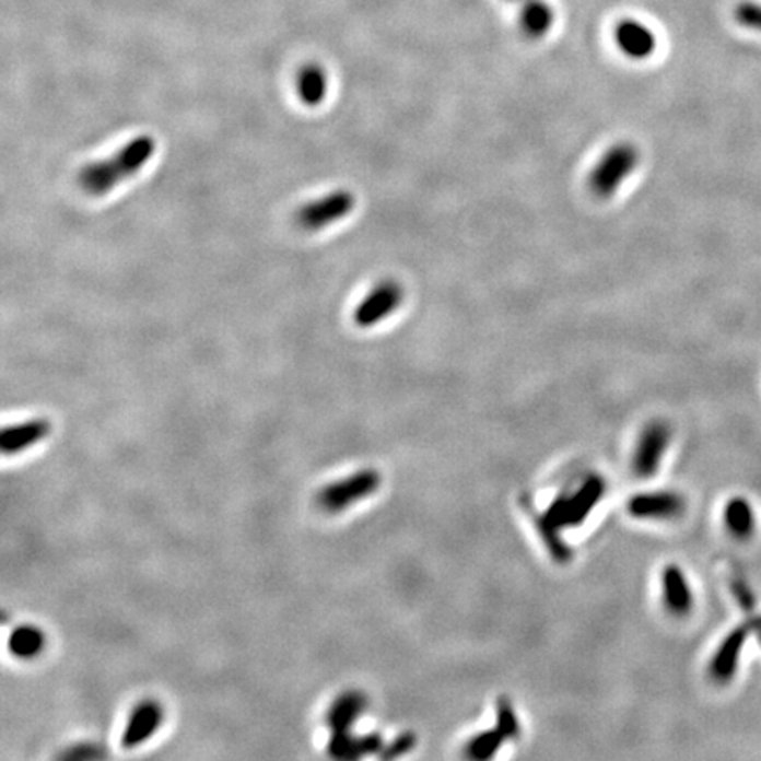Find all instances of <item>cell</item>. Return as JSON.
Listing matches in <instances>:
<instances>
[{"label": "cell", "instance_id": "cell-1", "mask_svg": "<svg viewBox=\"0 0 761 761\" xmlns=\"http://www.w3.org/2000/svg\"><path fill=\"white\" fill-rule=\"evenodd\" d=\"M605 489L607 485L602 478L590 476L575 494L555 499L549 510L543 513V517L539 518V530L555 558L566 559L570 553L566 545L562 543L559 532L582 526L596 504L601 501Z\"/></svg>", "mask_w": 761, "mask_h": 761}, {"label": "cell", "instance_id": "cell-2", "mask_svg": "<svg viewBox=\"0 0 761 761\" xmlns=\"http://www.w3.org/2000/svg\"><path fill=\"white\" fill-rule=\"evenodd\" d=\"M155 147L157 143L150 134L132 138L112 157L86 164L85 168L78 175V184L85 190L86 195H106L109 190L115 189L120 182L134 177L137 173L145 168V164L154 155Z\"/></svg>", "mask_w": 761, "mask_h": 761}, {"label": "cell", "instance_id": "cell-3", "mask_svg": "<svg viewBox=\"0 0 761 761\" xmlns=\"http://www.w3.org/2000/svg\"><path fill=\"white\" fill-rule=\"evenodd\" d=\"M640 159L642 155L639 147L630 141H621L610 147L587 177L590 195L598 200H610L617 190L621 189L625 178L636 172Z\"/></svg>", "mask_w": 761, "mask_h": 761}, {"label": "cell", "instance_id": "cell-4", "mask_svg": "<svg viewBox=\"0 0 761 761\" xmlns=\"http://www.w3.org/2000/svg\"><path fill=\"white\" fill-rule=\"evenodd\" d=\"M379 485V472L374 471V469H362L354 475H349L344 480L336 481V483L319 490L316 503L323 512H344L349 506H353L362 499H367L368 495L374 494Z\"/></svg>", "mask_w": 761, "mask_h": 761}, {"label": "cell", "instance_id": "cell-5", "mask_svg": "<svg viewBox=\"0 0 761 761\" xmlns=\"http://www.w3.org/2000/svg\"><path fill=\"white\" fill-rule=\"evenodd\" d=\"M354 207H356V198L353 192L346 189L333 190L313 203L304 204L296 212V224L305 232H319L333 222L348 218Z\"/></svg>", "mask_w": 761, "mask_h": 761}, {"label": "cell", "instance_id": "cell-6", "mask_svg": "<svg viewBox=\"0 0 761 761\" xmlns=\"http://www.w3.org/2000/svg\"><path fill=\"white\" fill-rule=\"evenodd\" d=\"M403 302V288L397 281L386 279L374 285V290L360 302L354 311V323L360 328H372L397 313Z\"/></svg>", "mask_w": 761, "mask_h": 761}, {"label": "cell", "instance_id": "cell-7", "mask_svg": "<svg viewBox=\"0 0 761 761\" xmlns=\"http://www.w3.org/2000/svg\"><path fill=\"white\" fill-rule=\"evenodd\" d=\"M670 440V426L666 425L665 422H653L645 426L640 434L636 448H634L633 471L636 472V476L651 478V476L656 475Z\"/></svg>", "mask_w": 761, "mask_h": 761}, {"label": "cell", "instance_id": "cell-8", "mask_svg": "<svg viewBox=\"0 0 761 761\" xmlns=\"http://www.w3.org/2000/svg\"><path fill=\"white\" fill-rule=\"evenodd\" d=\"M684 512L686 499L677 492H645L628 503V513L639 520H674Z\"/></svg>", "mask_w": 761, "mask_h": 761}, {"label": "cell", "instance_id": "cell-9", "mask_svg": "<svg viewBox=\"0 0 761 761\" xmlns=\"http://www.w3.org/2000/svg\"><path fill=\"white\" fill-rule=\"evenodd\" d=\"M164 712L155 700H143L132 709L122 734V748L134 749L145 744L163 725Z\"/></svg>", "mask_w": 761, "mask_h": 761}, {"label": "cell", "instance_id": "cell-10", "mask_svg": "<svg viewBox=\"0 0 761 761\" xmlns=\"http://www.w3.org/2000/svg\"><path fill=\"white\" fill-rule=\"evenodd\" d=\"M619 50L633 60H645L656 51L657 39L654 32L636 20H622L613 31Z\"/></svg>", "mask_w": 761, "mask_h": 761}, {"label": "cell", "instance_id": "cell-11", "mask_svg": "<svg viewBox=\"0 0 761 761\" xmlns=\"http://www.w3.org/2000/svg\"><path fill=\"white\" fill-rule=\"evenodd\" d=\"M746 630L731 631V633L723 640V644L717 648L716 654L712 656L709 674L712 680L717 684H728L729 680L734 679L735 674L739 670L740 656H742L744 644H746Z\"/></svg>", "mask_w": 761, "mask_h": 761}, {"label": "cell", "instance_id": "cell-12", "mask_svg": "<svg viewBox=\"0 0 761 761\" xmlns=\"http://www.w3.org/2000/svg\"><path fill=\"white\" fill-rule=\"evenodd\" d=\"M365 707H367V698L360 691H348V693L340 694L336 702L331 703L327 717H325L331 737L351 734V728L362 716Z\"/></svg>", "mask_w": 761, "mask_h": 761}, {"label": "cell", "instance_id": "cell-13", "mask_svg": "<svg viewBox=\"0 0 761 761\" xmlns=\"http://www.w3.org/2000/svg\"><path fill=\"white\" fill-rule=\"evenodd\" d=\"M50 431L51 425L46 418H34L19 425L5 426L0 434V449L4 455L20 454L23 449L42 443Z\"/></svg>", "mask_w": 761, "mask_h": 761}, {"label": "cell", "instance_id": "cell-14", "mask_svg": "<svg viewBox=\"0 0 761 761\" xmlns=\"http://www.w3.org/2000/svg\"><path fill=\"white\" fill-rule=\"evenodd\" d=\"M662 584L666 610L677 617L688 616L693 610L694 598L684 571L679 566H666Z\"/></svg>", "mask_w": 761, "mask_h": 761}, {"label": "cell", "instance_id": "cell-15", "mask_svg": "<svg viewBox=\"0 0 761 761\" xmlns=\"http://www.w3.org/2000/svg\"><path fill=\"white\" fill-rule=\"evenodd\" d=\"M553 22H555V13L552 5L545 0H526L520 4V31L527 39L538 42L541 37L547 36L552 31Z\"/></svg>", "mask_w": 761, "mask_h": 761}, {"label": "cell", "instance_id": "cell-16", "mask_svg": "<svg viewBox=\"0 0 761 761\" xmlns=\"http://www.w3.org/2000/svg\"><path fill=\"white\" fill-rule=\"evenodd\" d=\"M296 91L305 106L316 108L323 105L328 94L327 71L319 63H305L296 77Z\"/></svg>", "mask_w": 761, "mask_h": 761}, {"label": "cell", "instance_id": "cell-17", "mask_svg": "<svg viewBox=\"0 0 761 761\" xmlns=\"http://www.w3.org/2000/svg\"><path fill=\"white\" fill-rule=\"evenodd\" d=\"M725 526L731 538L740 539V541H746L754 535L757 515L748 499H729L725 506Z\"/></svg>", "mask_w": 761, "mask_h": 761}, {"label": "cell", "instance_id": "cell-18", "mask_svg": "<svg viewBox=\"0 0 761 761\" xmlns=\"http://www.w3.org/2000/svg\"><path fill=\"white\" fill-rule=\"evenodd\" d=\"M45 645V633L37 630L36 625H19L8 640L10 653L20 659H32V657L39 656Z\"/></svg>", "mask_w": 761, "mask_h": 761}, {"label": "cell", "instance_id": "cell-19", "mask_svg": "<svg viewBox=\"0 0 761 761\" xmlns=\"http://www.w3.org/2000/svg\"><path fill=\"white\" fill-rule=\"evenodd\" d=\"M504 740H506L504 735L497 728L487 729L483 734L472 737L471 742L467 744V758H471V760H489V758L497 754Z\"/></svg>", "mask_w": 761, "mask_h": 761}, {"label": "cell", "instance_id": "cell-20", "mask_svg": "<svg viewBox=\"0 0 761 761\" xmlns=\"http://www.w3.org/2000/svg\"><path fill=\"white\" fill-rule=\"evenodd\" d=\"M495 728L504 735L506 740L517 739L518 734H520V725H518L515 711H513L512 703L506 702V700L499 702L497 726Z\"/></svg>", "mask_w": 761, "mask_h": 761}, {"label": "cell", "instance_id": "cell-21", "mask_svg": "<svg viewBox=\"0 0 761 761\" xmlns=\"http://www.w3.org/2000/svg\"><path fill=\"white\" fill-rule=\"evenodd\" d=\"M383 748H385V744H383L380 735L371 734L365 735V737H354L348 760H360V758L367 757V754L380 752Z\"/></svg>", "mask_w": 761, "mask_h": 761}, {"label": "cell", "instance_id": "cell-22", "mask_svg": "<svg viewBox=\"0 0 761 761\" xmlns=\"http://www.w3.org/2000/svg\"><path fill=\"white\" fill-rule=\"evenodd\" d=\"M735 19L744 27L761 32V5L752 4V2H742L735 10Z\"/></svg>", "mask_w": 761, "mask_h": 761}, {"label": "cell", "instance_id": "cell-23", "mask_svg": "<svg viewBox=\"0 0 761 761\" xmlns=\"http://www.w3.org/2000/svg\"><path fill=\"white\" fill-rule=\"evenodd\" d=\"M412 746H414V735L403 734L380 749L379 757L383 760H394V758L402 757L406 752L411 751Z\"/></svg>", "mask_w": 761, "mask_h": 761}, {"label": "cell", "instance_id": "cell-24", "mask_svg": "<svg viewBox=\"0 0 761 761\" xmlns=\"http://www.w3.org/2000/svg\"><path fill=\"white\" fill-rule=\"evenodd\" d=\"M510 2H515V4L520 5V4H524V2H526V0H510Z\"/></svg>", "mask_w": 761, "mask_h": 761}, {"label": "cell", "instance_id": "cell-25", "mask_svg": "<svg viewBox=\"0 0 761 761\" xmlns=\"http://www.w3.org/2000/svg\"><path fill=\"white\" fill-rule=\"evenodd\" d=\"M760 642H761V634H760Z\"/></svg>", "mask_w": 761, "mask_h": 761}]
</instances>
